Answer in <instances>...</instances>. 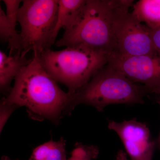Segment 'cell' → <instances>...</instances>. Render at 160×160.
Here are the masks:
<instances>
[{"instance_id": "obj_1", "label": "cell", "mask_w": 160, "mask_h": 160, "mask_svg": "<svg viewBox=\"0 0 160 160\" xmlns=\"http://www.w3.org/2000/svg\"><path fill=\"white\" fill-rule=\"evenodd\" d=\"M3 98L19 108L25 106L31 118L48 120L55 124L74 109L73 95L59 87L41 65L36 53L15 78L10 93Z\"/></svg>"}, {"instance_id": "obj_2", "label": "cell", "mask_w": 160, "mask_h": 160, "mask_svg": "<svg viewBox=\"0 0 160 160\" xmlns=\"http://www.w3.org/2000/svg\"><path fill=\"white\" fill-rule=\"evenodd\" d=\"M133 0H87L79 22L65 31L58 47H82L109 56L113 53L114 30L119 13Z\"/></svg>"}, {"instance_id": "obj_3", "label": "cell", "mask_w": 160, "mask_h": 160, "mask_svg": "<svg viewBox=\"0 0 160 160\" xmlns=\"http://www.w3.org/2000/svg\"><path fill=\"white\" fill-rule=\"evenodd\" d=\"M36 54L45 71L67 86L72 95L86 86L109 58L107 54L82 47H66L59 51L48 49Z\"/></svg>"}, {"instance_id": "obj_4", "label": "cell", "mask_w": 160, "mask_h": 160, "mask_svg": "<svg viewBox=\"0 0 160 160\" xmlns=\"http://www.w3.org/2000/svg\"><path fill=\"white\" fill-rule=\"evenodd\" d=\"M149 93L147 86L132 82L107 63L73 95V106L75 108L84 104L102 112L107 106L114 104H144V98Z\"/></svg>"}, {"instance_id": "obj_5", "label": "cell", "mask_w": 160, "mask_h": 160, "mask_svg": "<svg viewBox=\"0 0 160 160\" xmlns=\"http://www.w3.org/2000/svg\"><path fill=\"white\" fill-rule=\"evenodd\" d=\"M58 11V0H24L20 7L18 22L21 53L30 50L39 54L50 49Z\"/></svg>"}, {"instance_id": "obj_6", "label": "cell", "mask_w": 160, "mask_h": 160, "mask_svg": "<svg viewBox=\"0 0 160 160\" xmlns=\"http://www.w3.org/2000/svg\"><path fill=\"white\" fill-rule=\"evenodd\" d=\"M131 7L124 8L116 19L111 55L134 57L158 54L152 39L151 29L132 14L129 11Z\"/></svg>"}, {"instance_id": "obj_7", "label": "cell", "mask_w": 160, "mask_h": 160, "mask_svg": "<svg viewBox=\"0 0 160 160\" xmlns=\"http://www.w3.org/2000/svg\"><path fill=\"white\" fill-rule=\"evenodd\" d=\"M108 127L118 136L130 160H152L156 141L146 123L135 119L120 122L109 121Z\"/></svg>"}, {"instance_id": "obj_8", "label": "cell", "mask_w": 160, "mask_h": 160, "mask_svg": "<svg viewBox=\"0 0 160 160\" xmlns=\"http://www.w3.org/2000/svg\"><path fill=\"white\" fill-rule=\"evenodd\" d=\"M108 64L123 73L132 82L150 89L160 87V55L124 57L112 54Z\"/></svg>"}, {"instance_id": "obj_9", "label": "cell", "mask_w": 160, "mask_h": 160, "mask_svg": "<svg viewBox=\"0 0 160 160\" xmlns=\"http://www.w3.org/2000/svg\"><path fill=\"white\" fill-rule=\"evenodd\" d=\"M87 0H58L57 21L52 36L51 45L54 44L62 29L68 31L79 22L85 9Z\"/></svg>"}, {"instance_id": "obj_10", "label": "cell", "mask_w": 160, "mask_h": 160, "mask_svg": "<svg viewBox=\"0 0 160 160\" xmlns=\"http://www.w3.org/2000/svg\"><path fill=\"white\" fill-rule=\"evenodd\" d=\"M26 53H17L7 55L0 51V90L1 93L7 97L11 91V83L24 66L30 62L27 59Z\"/></svg>"}, {"instance_id": "obj_11", "label": "cell", "mask_w": 160, "mask_h": 160, "mask_svg": "<svg viewBox=\"0 0 160 160\" xmlns=\"http://www.w3.org/2000/svg\"><path fill=\"white\" fill-rule=\"evenodd\" d=\"M132 7V14L149 29L160 27V0H140Z\"/></svg>"}, {"instance_id": "obj_12", "label": "cell", "mask_w": 160, "mask_h": 160, "mask_svg": "<svg viewBox=\"0 0 160 160\" xmlns=\"http://www.w3.org/2000/svg\"><path fill=\"white\" fill-rule=\"evenodd\" d=\"M66 142L62 138L57 142L51 140L36 147L28 160H67Z\"/></svg>"}, {"instance_id": "obj_13", "label": "cell", "mask_w": 160, "mask_h": 160, "mask_svg": "<svg viewBox=\"0 0 160 160\" xmlns=\"http://www.w3.org/2000/svg\"><path fill=\"white\" fill-rule=\"evenodd\" d=\"M0 38L1 41L8 43L9 55L21 53L20 33L14 30L9 22L6 12L0 7Z\"/></svg>"}, {"instance_id": "obj_14", "label": "cell", "mask_w": 160, "mask_h": 160, "mask_svg": "<svg viewBox=\"0 0 160 160\" xmlns=\"http://www.w3.org/2000/svg\"><path fill=\"white\" fill-rule=\"evenodd\" d=\"M99 153V149L97 146L77 143L67 160H93L98 158Z\"/></svg>"}, {"instance_id": "obj_15", "label": "cell", "mask_w": 160, "mask_h": 160, "mask_svg": "<svg viewBox=\"0 0 160 160\" xmlns=\"http://www.w3.org/2000/svg\"><path fill=\"white\" fill-rule=\"evenodd\" d=\"M6 7L7 19L14 30H16L18 22V16L21 4L22 1L19 0H3Z\"/></svg>"}, {"instance_id": "obj_16", "label": "cell", "mask_w": 160, "mask_h": 160, "mask_svg": "<svg viewBox=\"0 0 160 160\" xmlns=\"http://www.w3.org/2000/svg\"><path fill=\"white\" fill-rule=\"evenodd\" d=\"M19 108L14 104L7 102L2 98L1 100L0 105V131L2 130L6 125V122L16 110Z\"/></svg>"}, {"instance_id": "obj_17", "label": "cell", "mask_w": 160, "mask_h": 160, "mask_svg": "<svg viewBox=\"0 0 160 160\" xmlns=\"http://www.w3.org/2000/svg\"><path fill=\"white\" fill-rule=\"evenodd\" d=\"M151 35L154 49L158 54L160 55V27L151 29Z\"/></svg>"}, {"instance_id": "obj_18", "label": "cell", "mask_w": 160, "mask_h": 160, "mask_svg": "<svg viewBox=\"0 0 160 160\" xmlns=\"http://www.w3.org/2000/svg\"><path fill=\"white\" fill-rule=\"evenodd\" d=\"M116 160H129L127 158L126 152L122 150H120L117 154Z\"/></svg>"}, {"instance_id": "obj_19", "label": "cell", "mask_w": 160, "mask_h": 160, "mask_svg": "<svg viewBox=\"0 0 160 160\" xmlns=\"http://www.w3.org/2000/svg\"><path fill=\"white\" fill-rule=\"evenodd\" d=\"M156 102L157 103H158V105L160 107V96H158V97L156 98ZM156 144L157 146L158 147L159 149L160 150V132L159 136L158 138V139L156 141Z\"/></svg>"}, {"instance_id": "obj_20", "label": "cell", "mask_w": 160, "mask_h": 160, "mask_svg": "<svg viewBox=\"0 0 160 160\" xmlns=\"http://www.w3.org/2000/svg\"><path fill=\"white\" fill-rule=\"evenodd\" d=\"M150 93H156L157 94L160 95V87L152 89L150 91Z\"/></svg>"}, {"instance_id": "obj_21", "label": "cell", "mask_w": 160, "mask_h": 160, "mask_svg": "<svg viewBox=\"0 0 160 160\" xmlns=\"http://www.w3.org/2000/svg\"><path fill=\"white\" fill-rule=\"evenodd\" d=\"M1 160H11L10 159V158L8 157V156H3L2 157V159H1ZM15 160H19L18 159H16Z\"/></svg>"}]
</instances>
